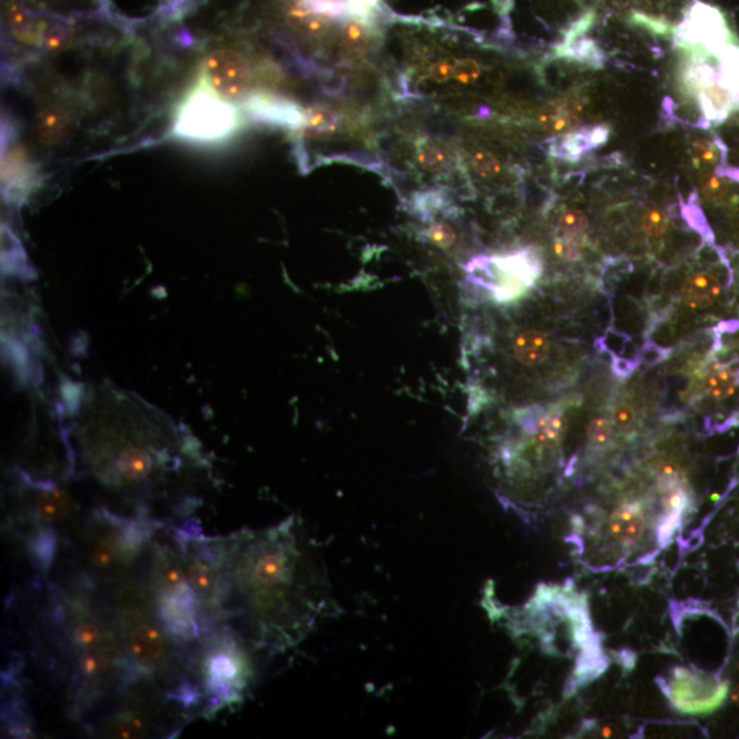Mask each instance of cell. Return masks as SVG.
<instances>
[{"mask_svg": "<svg viewBox=\"0 0 739 739\" xmlns=\"http://www.w3.org/2000/svg\"><path fill=\"white\" fill-rule=\"evenodd\" d=\"M244 103L248 115L260 124L293 129H302L304 124V110L280 95L267 92L250 94Z\"/></svg>", "mask_w": 739, "mask_h": 739, "instance_id": "10", "label": "cell"}, {"mask_svg": "<svg viewBox=\"0 0 739 739\" xmlns=\"http://www.w3.org/2000/svg\"><path fill=\"white\" fill-rule=\"evenodd\" d=\"M731 700L735 705L739 706V683L734 688L733 694H731Z\"/></svg>", "mask_w": 739, "mask_h": 739, "instance_id": "38", "label": "cell"}, {"mask_svg": "<svg viewBox=\"0 0 739 739\" xmlns=\"http://www.w3.org/2000/svg\"><path fill=\"white\" fill-rule=\"evenodd\" d=\"M643 227L649 237H660L668 227V217L663 210L650 209L643 218Z\"/></svg>", "mask_w": 739, "mask_h": 739, "instance_id": "32", "label": "cell"}, {"mask_svg": "<svg viewBox=\"0 0 739 739\" xmlns=\"http://www.w3.org/2000/svg\"><path fill=\"white\" fill-rule=\"evenodd\" d=\"M342 124V117L327 107L312 106L304 110L302 129L312 137L332 136Z\"/></svg>", "mask_w": 739, "mask_h": 739, "instance_id": "18", "label": "cell"}, {"mask_svg": "<svg viewBox=\"0 0 739 739\" xmlns=\"http://www.w3.org/2000/svg\"><path fill=\"white\" fill-rule=\"evenodd\" d=\"M2 190L10 204H21L27 195L39 185V167L32 162L24 148L14 142L16 132L9 119L4 124L2 133Z\"/></svg>", "mask_w": 739, "mask_h": 739, "instance_id": "8", "label": "cell"}, {"mask_svg": "<svg viewBox=\"0 0 739 739\" xmlns=\"http://www.w3.org/2000/svg\"><path fill=\"white\" fill-rule=\"evenodd\" d=\"M470 160L475 172L483 179H492L501 173L500 160L492 152L485 151L482 148L473 151Z\"/></svg>", "mask_w": 739, "mask_h": 739, "instance_id": "29", "label": "cell"}, {"mask_svg": "<svg viewBox=\"0 0 739 739\" xmlns=\"http://www.w3.org/2000/svg\"><path fill=\"white\" fill-rule=\"evenodd\" d=\"M736 670H738V674H739V660H738V664H736Z\"/></svg>", "mask_w": 739, "mask_h": 739, "instance_id": "39", "label": "cell"}, {"mask_svg": "<svg viewBox=\"0 0 739 739\" xmlns=\"http://www.w3.org/2000/svg\"><path fill=\"white\" fill-rule=\"evenodd\" d=\"M481 73H482V67L475 59L465 58V59L455 61V77L453 79L458 80L460 84H474L480 79Z\"/></svg>", "mask_w": 739, "mask_h": 739, "instance_id": "33", "label": "cell"}, {"mask_svg": "<svg viewBox=\"0 0 739 739\" xmlns=\"http://www.w3.org/2000/svg\"><path fill=\"white\" fill-rule=\"evenodd\" d=\"M343 44L352 54H365L372 47L374 35L368 21L350 19L343 27Z\"/></svg>", "mask_w": 739, "mask_h": 739, "instance_id": "23", "label": "cell"}, {"mask_svg": "<svg viewBox=\"0 0 739 739\" xmlns=\"http://www.w3.org/2000/svg\"><path fill=\"white\" fill-rule=\"evenodd\" d=\"M674 708L688 715H708L723 705L728 685L703 673L676 667L661 685Z\"/></svg>", "mask_w": 739, "mask_h": 739, "instance_id": "5", "label": "cell"}, {"mask_svg": "<svg viewBox=\"0 0 739 739\" xmlns=\"http://www.w3.org/2000/svg\"><path fill=\"white\" fill-rule=\"evenodd\" d=\"M229 548L227 560L220 555L222 605L235 601L258 645L281 650L299 643L327 610L329 591L325 571L293 520L244 531Z\"/></svg>", "mask_w": 739, "mask_h": 739, "instance_id": "1", "label": "cell"}, {"mask_svg": "<svg viewBox=\"0 0 739 739\" xmlns=\"http://www.w3.org/2000/svg\"><path fill=\"white\" fill-rule=\"evenodd\" d=\"M701 190H703V195L706 200L719 204V203H723L724 200L727 199L730 188H728L726 180L719 177L718 173H709V174L704 175L703 180H701Z\"/></svg>", "mask_w": 739, "mask_h": 739, "instance_id": "28", "label": "cell"}, {"mask_svg": "<svg viewBox=\"0 0 739 739\" xmlns=\"http://www.w3.org/2000/svg\"><path fill=\"white\" fill-rule=\"evenodd\" d=\"M209 690L220 704L240 700L248 685L250 667L244 650L233 638H225L205 664Z\"/></svg>", "mask_w": 739, "mask_h": 739, "instance_id": "6", "label": "cell"}, {"mask_svg": "<svg viewBox=\"0 0 739 739\" xmlns=\"http://www.w3.org/2000/svg\"><path fill=\"white\" fill-rule=\"evenodd\" d=\"M423 239L440 250H450L456 242V232L445 220H435L430 222L426 229H423Z\"/></svg>", "mask_w": 739, "mask_h": 739, "instance_id": "27", "label": "cell"}, {"mask_svg": "<svg viewBox=\"0 0 739 739\" xmlns=\"http://www.w3.org/2000/svg\"><path fill=\"white\" fill-rule=\"evenodd\" d=\"M588 217L580 210H568L558 220V235L582 248L588 235Z\"/></svg>", "mask_w": 739, "mask_h": 739, "instance_id": "24", "label": "cell"}, {"mask_svg": "<svg viewBox=\"0 0 739 739\" xmlns=\"http://www.w3.org/2000/svg\"><path fill=\"white\" fill-rule=\"evenodd\" d=\"M553 250H555V254L563 260L575 262V260H578L581 258V248L578 247V245L573 244V242L563 239L560 235H558V239L555 240Z\"/></svg>", "mask_w": 739, "mask_h": 739, "instance_id": "37", "label": "cell"}, {"mask_svg": "<svg viewBox=\"0 0 739 739\" xmlns=\"http://www.w3.org/2000/svg\"><path fill=\"white\" fill-rule=\"evenodd\" d=\"M738 387L739 372L727 366L713 367L705 380V392L716 400L730 397Z\"/></svg>", "mask_w": 739, "mask_h": 739, "instance_id": "20", "label": "cell"}, {"mask_svg": "<svg viewBox=\"0 0 739 739\" xmlns=\"http://www.w3.org/2000/svg\"><path fill=\"white\" fill-rule=\"evenodd\" d=\"M239 114L232 103L203 84L190 92L173 121L172 136L194 144H217L235 135Z\"/></svg>", "mask_w": 739, "mask_h": 739, "instance_id": "3", "label": "cell"}, {"mask_svg": "<svg viewBox=\"0 0 739 739\" xmlns=\"http://www.w3.org/2000/svg\"><path fill=\"white\" fill-rule=\"evenodd\" d=\"M612 423L605 418H595L589 423L588 440L593 448L607 447L612 438Z\"/></svg>", "mask_w": 739, "mask_h": 739, "instance_id": "30", "label": "cell"}, {"mask_svg": "<svg viewBox=\"0 0 739 739\" xmlns=\"http://www.w3.org/2000/svg\"><path fill=\"white\" fill-rule=\"evenodd\" d=\"M77 119L64 104L51 103L39 110L36 115V132L40 142L55 145L66 142L76 130Z\"/></svg>", "mask_w": 739, "mask_h": 739, "instance_id": "12", "label": "cell"}, {"mask_svg": "<svg viewBox=\"0 0 739 739\" xmlns=\"http://www.w3.org/2000/svg\"><path fill=\"white\" fill-rule=\"evenodd\" d=\"M468 280L501 304L515 302L535 287L543 274V260L533 248L512 254L477 257L466 266Z\"/></svg>", "mask_w": 739, "mask_h": 739, "instance_id": "4", "label": "cell"}, {"mask_svg": "<svg viewBox=\"0 0 739 739\" xmlns=\"http://www.w3.org/2000/svg\"><path fill=\"white\" fill-rule=\"evenodd\" d=\"M428 79L435 82H447L455 77V62L441 59L427 70Z\"/></svg>", "mask_w": 739, "mask_h": 739, "instance_id": "36", "label": "cell"}, {"mask_svg": "<svg viewBox=\"0 0 739 739\" xmlns=\"http://www.w3.org/2000/svg\"><path fill=\"white\" fill-rule=\"evenodd\" d=\"M583 104L575 97H560L546 103L538 112L537 122L546 132L563 133L575 129L582 121Z\"/></svg>", "mask_w": 739, "mask_h": 739, "instance_id": "13", "label": "cell"}, {"mask_svg": "<svg viewBox=\"0 0 739 739\" xmlns=\"http://www.w3.org/2000/svg\"><path fill=\"white\" fill-rule=\"evenodd\" d=\"M132 403L133 400H129L127 395H122L124 415H119V398L115 393L114 403L104 410V422L102 417L96 420L102 426L89 420L85 430V435L89 437L85 445L89 448L88 462L92 471L103 483L114 486L117 489H133L147 485L155 473L167 468L173 460L170 450L166 447L158 448L150 437L158 427L147 437V432L159 420V415H155L148 427L140 426L150 408L148 405H142L137 426H129Z\"/></svg>", "mask_w": 739, "mask_h": 739, "instance_id": "2", "label": "cell"}, {"mask_svg": "<svg viewBox=\"0 0 739 739\" xmlns=\"http://www.w3.org/2000/svg\"><path fill=\"white\" fill-rule=\"evenodd\" d=\"M107 635L109 634H106L99 623L92 619H85L72 628L73 646L76 649H82V652H85L91 649L112 645V640Z\"/></svg>", "mask_w": 739, "mask_h": 739, "instance_id": "21", "label": "cell"}, {"mask_svg": "<svg viewBox=\"0 0 739 739\" xmlns=\"http://www.w3.org/2000/svg\"><path fill=\"white\" fill-rule=\"evenodd\" d=\"M204 80L215 94L227 102L244 100L252 87V70L247 59L233 50H215L204 59Z\"/></svg>", "mask_w": 739, "mask_h": 739, "instance_id": "9", "label": "cell"}, {"mask_svg": "<svg viewBox=\"0 0 739 739\" xmlns=\"http://www.w3.org/2000/svg\"><path fill=\"white\" fill-rule=\"evenodd\" d=\"M513 355L525 366H538L550 357V343L540 330H525L512 342Z\"/></svg>", "mask_w": 739, "mask_h": 739, "instance_id": "17", "label": "cell"}, {"mask_svg": "<svg viewBox=\"0 0 739 739\" xmlns=\"http://www.w3.org/2000/svg\"><path fill=\"white\" fill-rule=\"evenodd\" d=\"M34 508L37 520L46 523L64 520L72 512V496L54 483H37L35 486Z\"/></svg>", "mask_w": 739, "mask_h": 739, "instance_id": "15", "label": "cell"}, {"mask_svg": "<svg viewBox=\"0 0 739 739\" xmlns=\"http://www.w3.org/2000/svg\"><path fill=\"white\" fill-rule=\"evenodd\" d=\"M724 154H726V148L720 142H712V140L700 139L691 144V158L696 166H715L724 160Z\"/></svg>", "mask_w": 739, "mask_h": 739, "instance_id": "26", "label": "cell"}, {"mask_svg": "<svg viewBox=\"0 0 739 739\" xmlns=\"http://www.w3.org/2000/svg\"><path fill=\"white\" fill-rule=\"evenodd\" d=\"M415 159L423 170L430 173L443 172L450 165L447 150L428 139H420L415 142Z\"/></svg>", "mask_w": 739, "mask_h": 739, "instance_id": "22", "label": "cell"}, {"mask_svg": "<svg viewBox=\"0 0 739 739\" xmlns=\"http://www.w3.org/2000/svg\"><path fill=\"white\" fill-rule=\"evenodd\" d=\"M646 526L645 507L640 501H627L619 505L611 515V537L622 545H633L643 535Z\"/></svg>", "mask_w": 739, "mask_h": 739, "instance_id": "14", "label": "cell"}, {"mask_svg": "<svg viewBox=\"0 0 739 739\" xmlns=\"http://www.w3.org/2000/svg\"><path fill=\"white\" fill-rule=\"evenodd\" d=\"M312 12L327 19H343L347 16L345 0H303Z\"/></svg>", "mask_w": 739, "mask_h": 739, "instance_id": "31", "label": "cell"}, {"mask_svg": "<svg viewBox=\"0 0 739 739\" xmlns=\"http://www.w3.org/2000/svg\"><path fill=\"white\" fill-rule=\"evenodd\" d=\"M345 4H347V16L350 19L368 21L380 6V0H345Z\"/></svg>", "mask_w": 739, "mask_h": 739, "instance_id": "34", "label": "cell"}, {"mask_svg": "<svg viewBox=\"0 0 739 739\" xmlns=\"http://www.w3.org/2000/svg\"><path fill=\"white\" fill-rule=\"evenodd\" d=\"M635 420V411L627 403H619L611 412V423L618 430H628Z\"/></svg>", "mask_w": 739, "mask_h": 739, "instance_id": "35", "label": "cell"}, {"mask_svg": "<svg viewBox=\"0 0 739 739\" xmlns=\"http://www.w3.org/2000/svg\"><path fill=\"white\" fill-rule=\"evenodd\" d=\"M610 129L605 127H596L593 129L575 130V132L553 137L543 142L545 150L550 157L558 159L573 160L582 157L591 148L600 147L607 142Z\"/></svg>", "mask_w": 739, "mask_h": 739, "instance_id": "11", "label": "cell"}, {"mask_svg": "<svg viewBox=\"0 0 739 739\" xmlns=\"http://www.w3.org/2000/svg\"><path fill=\"white\" fill-rule=\"evenodd\" d=\"M681 293L683 303L688 307L704 310L711 307L718 300L721 293V282L713 273H696L686 278Z\"/></svg>", "mask_w": 739, "mask_h": 739, "instance_id": "16", "label": "cell"}, {"mask_svg": "<svg viewBox=\"0 0 739 739\" xmlns=\"http://www.w3.org/2000/svg\"><path fill=\"white\" fill-rule=\"evenodd\" d=\"M290 24L303 34L310 36H319L329 27V19L312 12L303 0H296L288 12Z\"/></svg>", "mask_w": 739, "mask_h": 739, "instance_id": "19", "label": "cell"}, {"mask_svg": "<svg viewBox=\"0 0 739 739\" xmlns=\"http://www.w3.org/2000/svg\"><path fill=\"white\" fill-rule=\"evenodd\" d=\"M412 212L420 219L428 222L433 215L437 212H445L450 215L453 212L452 205L448 203L447 197L438 192H425L417 195L412 200Z\"/></svg>", "mask_w": 739, "mask_h": 739, "instance_id": "25", "label": "cell"}, {"mask_svg": "<svg viewBox=\"0 0 739 739\" xmlns=\"http://www.w3.org/2000/svg\"><path fill=\"white\" fill-rule=\"evenodd\" d=\"M125 626H127V645L136 667L140 670H158L167 658L166 638L159 628L142 612L139 596L124 593Z\"/></svg>", "mask_w": 739, "mask_h": 739, "instance_id": "7", "label": "cell"}]
</instances>
